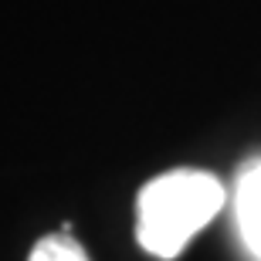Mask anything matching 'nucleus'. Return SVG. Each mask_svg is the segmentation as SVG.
<instances>
[{
	"instance_id": "obj_1",
	"label": "nucleus",
	"mask_w": 261,
	"mask_h": 261,
	"mask_svg": "<svg viewBox=\"0 0 261 261\" xmlns=\"http://www.w3.org/2000/svg\"><path fill=\"white\" fill-rule=\"evenodd\" d=\"M227 190L207 170H170L139 190L136 241L153 258H176L221 214Z\"/></svg>"
},
{
	"instance_id": "obj_2",
	"label": "nucleus",
	"mask_w": 261,
	"mask_h": 261,
	"mask_svg": "<svg viewBox=\"0 0 261 261\" xmlns=\"http://www.w3.org/2000/svg\"><path fill=\"white\" fill-rule=\"evenodd\" d=\"M234 217H238V231H241L244 248L251 251L254 261H261V160L248 163L238 176Z\"/></svg>"
},
{
	"instance_id": "obj_3",
	"label": "nucleus",
	"mask_w": 261,
	"mask_h": 261,
	"mask_svg": "<svg viewBox=\"0 0 261 261\" xmlns=\"http://www.w3.org/2000/svg\"><path fill=\"white\" fill-rule=\"evenodd\" d=\"M28 261H88L85 248L71 238V234H48V238H41L34 244V251H31Z\"/></svg>"
}]
</instances>
